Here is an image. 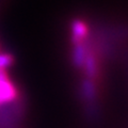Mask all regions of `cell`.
I'll return each instance as SVG.
<instances>
[]
</instances>
